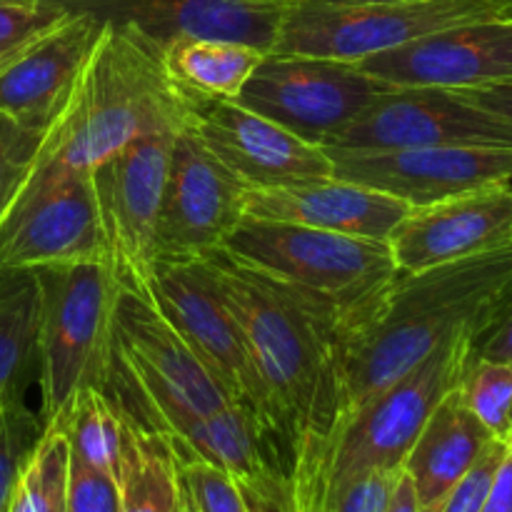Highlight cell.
Masks as SVG:
<instances>
[{
	"label": "cell",
	"instance_id": "1",
	"mask_svg": "<svg viewBox=\"0 0 512 512\" xmlns=\"http://www.w3.org/2000/svg\"><path fill=\"white\" fill-rule=\"evenodd\" d=\"M510 298L512 243L420 273H398L363 318L340 333L335 428L445 340L460 333L483 338Z\"/></svg>",
	"mask_w": 512,
	"mask_h": 512
},
{
	"label": "cell",
	"instance_id": "2",
	"mask_svg": "<svg viewBox=\"0 0 512 512\" xmlns=\"http://www.w3.org/2000/svg\"><path fill=\"white\" fill-rule=\"evenodd\" d=\"M205 263L243 328L290 480L320 453L338 423V333L288 290L223 250Z\"/></svg>",
	"mask_w": 512,
	"mask_h": 512
},
{
	"label": "cell",
	"instance_id": "3",
	"mask_svg": "<svg viewBox=\"0 0 512 512\" xmlns=\"http://www.w3.org/2000/svg\"><path fill=\"white\" fill-rule=\"evenodd\" d=\"M193 95L163 68L160 48L130 25L105 23L33 170L90 173L153 130H188Z\"/></svg>",
	"mask_w": 512,
	"mask_h": 512
},
{
	"label": "cell",
	"instance_id": "4",
	"mask_svg": "<svg viewBox=\"0 0 512 512\" xmlns=\"http://www.w3.org/2000/svg\"><path fill=\"white\" fill-rule=\"evenodd\" d=\"M480 335L460 333L385 385L330 433L320 453L290 478V510H315L373 473H400L435 405L460 385Z\"/></svg>",
	"mask_w": 512,
	"mask_h": 512
},
{
	"label": "cell",
	"instance_id": "5",
	"mask_svg": "<svg viewBox=\"0 0 512 512\" xmlns=\"http://www.w3.org/2000/svg\"><path fill=\"white\" fill-rule=\"evenodd\" d=\"M223 253L288 290L328 320L338 338L398 278L385 240L275 220L243 218Z\"/></svg>",
	"mask_w": 512,
	"mask_h": 512
},
{
	"label": "cell",
	"instance_id": "6",
	"mask_svg": "<svg viewBox=\"0 0 512 512\" xmlns=\"http://www.w3.org/2000/svg\"><path fill=\"white\" fill-rule=\"evenodd\" d=\"M33 273L40 288V420L48 428L63 420L80 390H110L120 285L105 263L50 265Z\"/></svg>",
	"mask_w": 512,
	"mask_h": 512
},
{
	"label": "cell",
	"instance_id": "7",
	"mask_svg": "<svg viewBox=\"0 0 512 512\" xmlns=\"http://www.w3.org/2000/svg\"><path fill=\"white\" fill-rule=\"evenodd\" d=\"M110 395L133 423L163 438L228 408L233 400L150 298L120 288Z\"/></svg>",
	"mask_w": 512,
	"mask_h": 512
},
{
	"label": "cell",
	"instance_id": "8",
	"mask_svg": "<svg viewBox=\"0 0 512 512\" xmlns=\"http://www.w3.org/2000/svg\"><path fill=\"white\" fill-rule=\"evenodd\" d=\"M510 15L512 0H295L280 25L273 53L360 63L455 25Z\"/></svg>",
	"mask_w": 512,
	"mask_h": 512
},
{
	"label": "cell",
	"instance_id": "9",
	"mask_svg": "<svg viewBox=\"0 0 512 512\" xmlns=\"http://www.w3.org/2000/svg\"><path fill=\"white\" fill-rule=\"evenodd\" d=\"M105 263L90 173L28 170L0 215V270Z\"/></svg>",
	"mask_w": 512,
	"mask_h": 512
},
{
	"label": "cell",
	"instance_id": "10",
	"mask_svg": "<svg viewBox=\"0 0 512 512\" xmlns=\"http://www.w3.org/2000/svg\"><path fill=\"white\" fill-rule=\"evenodd\" d=\"M148 298L158 305L160 313L178 330L180 338L198 355L208 373L223 385L230 400L248 408L275 443L263 385L255 373L243 328L225 303L208 263L205 260H195V263L155 260Z\"/></svg>",
	"mask_w": 512,
	"mask_h": 512
},
{
	"label": "cell",
	"instance_id": "11",
	"mask_svg": "<svg viewBox=\"0 0 512 512\" xmlns=\"http://www.w3.org/2000/svg\"><path fill=\"white\" fill-rule=\"evenodd\" d=\"M183 130H153L90 170L108 268L118 285L148 298L155 265V225L170 150Z\"/></svg>",
	"mask_w": 512,
	"mask_h": 512
},
{
	"label": "cell",
	"instance_id": "12",
	"mask_svg": "<svg viewBox=\"0 0 512 512\" xmlns=\"http://www.w3.org/2000/svg\"><path fill=\"white\" fill-rule=\"evenodd\" d=\"M385 88L358 63L268 53L235 100L298 138L325 145Z\"/></svg>",
	"mask_w": 512,
	"mask_h": 512
},
{
	"label": "cell",
	"instance_id": "13",
	"mask_svg": "<svg viewBox=\"0 0 512 512\" xmlns=\"http://www.w3.org/2000/svg\"><path fill=\"white\" fill-rule=\"evenodd\" d=\"M512 148V125L445 88H385L340 128L325 150L385 153L410 148Z\"/></svg>",
	"mask_w": 512,
	"mask_h": 512
},
{
	"label": "cell",
	"instance_id": "14",
	"mask_svg": "<svg viewBox=\"0 0 512 512\" xmlns=\"http://www.w3.org/2000/svg\"><path fill=\"white\" fill-rule=\"evenodd\" d=\"M243 193L190 130L178 133L155 225V260L195 263L220 253L245 218Z\"/></svg>",
	"mask_w": 512,
	"mask_h": 512
},
{
	"label": "cell",
	"instance_id": "15",
	"mask_svg": "<svg viewBox=\"0 0 512 512\" xmlns=\"http://www.w3.org/2000/svg\"><path fill=\"white\" fill-rule=\"evenodd\" d=\"M188 130L245 190L333 175V160L323 145L298 138L238 100L193 95Z\"/></svg>",
	"mask_w": 512,
	"mask_h": 512
},
{
	"label": "cell",
	"instance_id": "16",
	"mask_svg": "<svg viewBox=\"0 0 512 512\" xmlns=\"http://www.w3.org/2000/svg\"><path fill=\"white\" fill-rule=\"evenodd\" d=\"M335 178L368 185L408 208L440 203L470 190L512 183V148H410L385 153L328 150Z\"/></svg>",
	"mask_w": 512,
	"mask_h": 512
},
{
	"label": "cell",
	"instance_id": "17",
	"mask_svg": "<svg viewBox=\"0 0 512 512\" xmlns=\"http://www.w3.org/2000/svg\"><path fill=\"white\" fill-rule=\"evenodd\" d=\"M390 88L470 90L512 80V15L475 20L360 60Z\"/></svg>",
	"mask_w": 512,
	"mask_h": 512
},
{
	"label": "cell",
	"instance_id": "18",
	"mask_svg": "<svg viewBox=\"0 0 512 512\" xmlns=\"http://www.w3.org/2000/svg\"><path fill=\"white\" fill-rule=\"evenodd\" d=\"M68 13L130 25L158 48L175 38H223L273 53L295 0H53Z\"/></svg>",
	"mask_w": 512,
	"mask_h": 512
},
{
	"label": "cell",
	"instance_id": "19",
	"mask_svg": "<svg viewBox=\"0 0 512 512\" xmlns=\"http://www.w3.org/2000/svg\"><path fill=\"white\" fill-rule=\"evenodd\" d=\"M512 243V183L410 208L388 245L398 273H420Z\"/></svg>",
	"mask_w": 512,
	"mask_h": 512
},
{
	"label": "cell",
	"instance_id": "20",
	"mask_svg": "<svg viewBox=\"0 0 512 512\" xmlns=\"http://www.w3.org/2000/svg\"><path fill=\"white\" fill-rule=\"evenodd\" d=\"M105 23L68 13L0 73V113L23 128L48 133L75 90Z\"/></svg>",
	"mask_w": 512,
	"mask_h": 512
},
{
	"label": "cell",
	"instance_id": "21",
	"mask_svg": "<svg viewBox=\"0 0 512 512\" xmlns=\"http://www.w3.org/2000/svg\"><path fill=\"white\" fill-rule=\"evenodd\" d=\"M408 210V205L393 195L335 175L278 188H250L243 193L245 218L305 225L385 243Z\"/></svg>",
	"mask_w": 512,
	"mask_h": 512
},
{
	"label": "cell",
	"instance_id": "22",
	"mask_svg": "<svg viewBox=\"0 0 512 512\" xmlns=\"http://www.w3.org/2000/svg\"><path fill=\"white\" fill-rule=\"evenodd\" d=\"M493 440L495 435L470 413L458 388L435 405L403 463L423 512H438Z\"/></svg>",
	"mask_w": 512,
	"mask_h": 512
},
{
	"label": "cell",
	"instance_id": "23",
	"mask_svg": "<svg viewBox=\"0 0 512 512\" xmlns=\"http://www.w3.org/2000/svg\"><path fill=\"white\" fill-rule=\"evenodd\" d=\"M160 55L165 73L188 95L235 100L268 53L223 38H175Z\"/></svg>",
	"mask_w": 512,
	"mask_h": 512
},
{
	"label": "cell",
	"instance_id": "24",
	"mask_svg": "<svg viewBox=\"0 0 512 512\" xmlns=\"http://www.w3.org/2000/svg\"><path fill=\"white\" fill-rule=\"evenodd\" d=\"M40 288L33 270H0V410L23 398L38 360Z\"/></svg>",
	"mask_w": 512,
	"mask_h": 512
},
{
	"label": "cell",
	"instance_id": "25",
	"mask_svg": "<svg viewBox=\"0 0 512 512\" xmlns=\"http://www.w3.org/2000/svg\"><path fill=\"white\" fill-rule=\"evenodd\" d=\"M118 493L120 512H178L183 503L170 443L133 420L120 463Z\"/></svg>",
	"mask_w": 512,
	"mask_h": 512
},
{
	"label": "cell",
	"instance_id": "26",
	"mask_svg": "<svg viewBox=\"0 0 512 512\" xmlns=\"http://www.w3.org/2000/svg\"><path fill=\"white\" fill-rule=\"evenodd\" d=\"M55 425L65 430L75 458L118 480L130 418L108 390H80L68 413Z\"/></svg>",
	"mask_w": 512,
	"mask_h": 512
},
{
	"label": "cell",
	"instance_id": "27",
	"mask_svg": "<svg viewBox=\"0 0 512 512\" xmlns=\"http://www.w3.org/2000/svg\"><path fill=\"white\" fill-rule=\"evenodd\" d=\"M68 463V435L58 425H50L43 430L15 483L8 512H65Z\"/></svg>",
	"mask_w": 512,
	"mask_h": 512
},
{
	"label": "cell",
	"instance_id": "28",
	"mask_svg": "<svg viewBox=\"0 0 512 512\" xmlns=\"http://www.w3.org/2000/svg\"><path fill=\"white\" fill-rule=\"evenodd\" d=\"M470 413L500 440L512 438V363L475 358L470 360L458 385Z\"/></svg>",
	"mask_w": 512,
	"mask_h": 512
},
{
	"label": "cell",
	"instance_id": "29",
	"mask_svg": "<svg viewBox=\"0 0 512 512\" xmlns=\"http://www.w3.org/2000/svg\"><path fill=\"white\" fill-rule=\"evenodd\" d=\"M180 490L193 512H270L253 503L248 493L215 465L175 453Z\"/></svg>",
	"mask_w": 512,
	"mask_h": 512
},
{
	"label": "cell",
	"instance_id": "30",
	"mask_svg": "<svg viewBox=\"0 0 512 512\" xmlns=\"http://www.w3.org/2000/svg\"><path fill=\"white\" fill-rule=\"evenodd\" d=\"M43 430L40 415L30 413L23 398L0 410V512H8L15 483Z\"/></svg>",
	"mask_w": 512,
	"mask_h": 512
},
{
	"label": "cell",
	"instance_id": "31",
	"mask_svg": "<svg viewBox=\"0 0 512 512\" xmlns=\"http://www.w3.org/2000/svg\"><path fill=\"white\" fill-rule=\"evenodd\" d=\"M65 15L53 0H0V73Z\"/></svg>",
	"mask_w": 512,
	"mask_h": 512
},
{
	"label": "cell",
	"instance_id": "32",
	"mask_svg": "<svg viewBox=\"0 0 512 512\" xmlns=\"http://www.w3.org/2000/svg\"><path fill=\"white\" fill-rule=\"evenodd\" d=\"M43 138L45 133L23 128L13 118L0 113V210L8 208L10 198L28 175Z\"/></svg>",
	"mask_w": 512,
	"mask_h": 512
},
{
	"label": "cell",
	"instance_id": "33",
	"mask_svg": "<svg viewBox=\"0 0 512 512\" xmlns=\"http://www.w3.org/2000/svg\"><path fill=\"white\" fill-rule=\"evenodd\" d=\"M65 512H120L118 480L70 453Z\"/></svg>",
	"mask_w": 512,
	"mask_h": 512
},
{
	"label": "cell",
	"instance_id": "34",
	"mask_svg": "<svg viewBox=\"0 0 512 512\" xmlns=\"http://www.w3.org/2000/svg\"><path fill=\"white\" fill-rule=\"evenodd\" d=\"M510 443L508 440L495 438L488 448L483 450V455L478 458V463L470 468V473L450 490L448 498L443 500L438 512H480L485 495H488L490 483H493L495 473H498L500 463L508 455Z\"/></svg>",
	"mask_w": 512,
	"mask_h": 512
},
{
	"label": "cell",
	"instance_id": "35",
	"mask_svg": "<svg viewBox=\"0 0 512 512\" xmlns=\"http://www.w3.org/2000/svg\"><path fill=\"white\" fill-rule=\"evenodd\" d=\"M478 355L488 360H500V363H512V298L480 338Z\"/></svg>",
	"mask_w": 512,
	"mask_h": 512
},
{
	"label": "cell",
	"instance_id": "36",
	"mask_svg": "<svg viewBox=\"0 0 512 512\" xmlns=\"http://www.w3.org/2000/svg\"><path fill=\"white\" fill-rule=\"evenodd\" d=\"M465 100H470L478 108L488 110V113L498 115L505 123L512 125V80L510 83H495L483 85V88H470L458 90Z\"/></svg>",
	"mask_w": 512,
	"mask_h": 512
},
{
	"label": "cell",
	"instance_id": "37",
	"mask_svg": "<svg viewBox=\"0 0 512 512\" xmlns=\"http://www.w3.org/2000/svg\"><path fill=\"white\" fill-rule=\"evenodd\" d=\"M480 512H512V445L500 463Z\"/></svg>",
	"mask_w": 512,
	"mask_h": 512
},
{
	"label": "cell",
	"instance_id": "38",
	"mask_svg": "<svg viewBox=\"0 0 512 512\" xmlns=\"http://www.w3.org/2000/svg\"><path fill=\"white\" fill-rule=\"evenodd\" d=\"M385 512H423L418 495H415L413 483H410V478L405 473H400L398 483H395L393 488V495H390L388 510Z\"/></svg>",
	"mask_w": 512,
	"mask_h": 512
},
{
	"label": "cell",
	"instance_id": "39",
	"mask_svg": "<svg viewBox=\"0 0 512 512\" xmlns=\"http://www.w3.org/2000/svg\"><path fill=\"white\" fill-rule=\"evenodd\" d=\"M323 3H390V0H323Z\"/></svg>",
	"mask_w": 512,
	"mask_h": 512
},
{
	"label": "cell",
	"instance_id": "40",
	"mask_svg": "<svg viewBox=\"0 0 512 512\" xmlns=\"http://www.w3.org/2000/svg\"><path fill=\"white\" fill-rule=\"evenodd\" d=\"M180 495H183V490H180ZM178 512H193V510H190V505L185 503V498H183V503H180V510Z\"/></svg>",
	"mask_w": 512,
	"mask_h": 512
},
{
	"label": "cell",
	"instance_id": "41",
	"mask_svg": "<svg viewBox=\"0 0 512 512\" xmlns=\"http://www.w3.org/2000/svg\"><path fill=\"white\" fill-rule=\"evenodd\" d=\"M0 215H3V210H0Z\"/></svg>",
	"mask_w": 512,
	"mask_h": 512
},
{
	"label": "cell",
	"instance_id": "42",
	"mask_svg": "<svg viewBox=\"0 0 512 512\" xmlns=\"http://www.w3.org/2000/svg\"><path fill=\"white\" fill-rule=\"evenodd\" d=\"M510 445H512V440H510Z\"/></svg>",
	"mask_w": 512,
	"mask_h": 512
},
{
	"label": "cell",
	"instance_id": "43",
	"mask_svg": "<svg viewBox=\"0 0 512 512\" xmlns=\"http://www.w3.org/2000/svg\"><path fill=\"white\" fill-rule=\"evenodd\" d=\"M510 440H512V438H510Z\"/></svg>",
	"mask_w": 512,
	"mask_h": 512
}]
</instances>
